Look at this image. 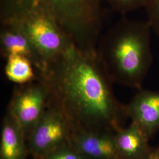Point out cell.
<instances>
[{"mask_svg": "<svg viewBox=\"0 0 159 159\" xmlns=\"http://www.w3.org/2000/svg\"><path fill=\"white\" fill-rule=\"evenodd\" d=\"M39 79L48 88V103L64 115L73 131L116 132L127 117L125 105L115 96L113 83L97 53L74 46L48 66Z\"/></svg>", "mask_w": 159, "mask_h": 159, "instance_id": "obj_1", "label": "cell"}, {"mask_svg": "<svg viewBox=\"0 0 159 159\" xmlns=\"http://www.w3.org/2000/svg\"><path fill=\"white\" fill-rule=\"evenodd\" d=\"M148 21L125 16L100 35L97 54L113 83L140 89L153 62Z\"/></svg>", "mask_w": 159, "mask_h": 159, "instance_id": "obj_2", "label": "cell"}, {"mask_svg": "<svg viewBox=\"0 0 159 159\" xmlns=\"http://www.w3.org/2000/svg\"><path fill=\"white\" fill-rule=\"evenodd\" d=\"M103 0H0V21L31 10L52 17L81 51L95 54L102 30Z\"/></svg>", "mask_w": 159, "mask_h": 159, "instance_id": "obj_3", "label": "cell"}, {"mask_svg": "<svg viewBox=\"0 0 159 159\" xmlns=\"http://www.w3.org/2000/svg\"><path fill=\"white\" fill-rule=\"evenodd\" d=\"M8 21L17 23L29 36L46 64V70L75 46L57 21L44 12L31 10L1 22Z\"/></svg>", "mask_w": 159, "mask_h": 159, "instance_id": "obj_4", "label": "cell"}, {"mask_svg": "<svg viewBox=\"0 0 159 159\" xmlns=\"http://www.w3.org/2000/svg\"><path fill=\"white\" fill-rule=\"evenodd\" d=\"M48 100V88L43 80L15 87L7 113L16 121L27 140L46 111Z\"/></svg>", "mask_w": 159, "mask_h": 159, "instance_id": "obj_5", "label": "cell"}, {"mask_svg": "<svg viewBox=\"0 0 159 159\" xmlns=\"http://www.w3.org/2000/svg\"><path fill=\"white\" fill-rule=\"evenodd\" d=\"M72 128L57 107L48 103L46 111L27 140L30 155L40 159L70 143Z\"/></svg>", "mask_w": 159, "mask_h": 159, "instance_id": "obj_6", "label": "cell"}, {"mask_svg": "<svg viewBox=\"0 0 159 159\" xmlns=\"http://www.w3.org/2000/svg\"><path fill=\"white\" fill-rule=\"evenodd\" d=\"M1 54L4 58L11 56H21L33 63L39 78L46 72V65L39 52L29 36L17 23L1 22Z\"/></svg>", "mask_w": 159, "mask_h": 159, "instance_id": "obj_7", "label": "cell"}, {"mask_svg": "<svg viewBox=\"0 0 159 159\" xmlns=\"http://www.w3.org/2000/svg\"><path fill=\"white\" fill-rule=\"evenodd\" d=\"M70 143L86 159H123L117 148L113 131H74Z\"/></svg>", "mask_w": 159, "mask_h": 159, "instance_id": "obj_8", "label": "cell"}, {"mask_svg": "<svg viewBox=\"0 0 159 159\" xmlns=\"http://www.w3.org/2000/svg\"><path fill=\"white\" fill-rule=\"evenodd\" d=\"M125 112L150 139L159 129V90L139 89L125 105Z\"/></svg>", "mask_w": 159, "mask_h": 159, "instance_id": "obj_9", "label": "cell"}, {"mask_svg": "<svg viewBox=\"0 0 159 159\" xmlns=\"http://www.w3.org/2000/svg\"><path fill=\"white\" fill-rule=\"evenodd\" d=\"M30 155L27 139L9 114L2 120L0 139V159H27Z\"/></svg>", "mask_w": 159, "mask_h": 159, "instance_id": "obj_10", "label": "cell"}, {"mask_svg": "<svg viewBox=\"0 0 159 159\" xmlns=\"http://www.w3.org/2000/svg\"><path fill=\"white\" fill-rule=\"evenodd\" d=\"M148 140L146 134L133 122L115 132L117 148L123 159H144L152 148Z\"/></svg>", "mask_w": 159, "mask_h": 159, "instance_id": "obj_11", "label": "cell"}, {"mask_svg": "<svg viewBox=\"0 0 159 159\" xmlns=\"http://www.w3.org/2000/svg\"><path fill=\"white\" fill-rule=\"evenodd\" d=\"M4 72L6 77L17 85H21L39 79L33 63L21 56H11L6 59Z\"/></svg>", "mask_w": 159, "mask_h": 159, "instance_id": "obj_12", "label": "cell"}, {"mask_svg": "<svg viewBox=\"0 0 159 159\" xmlns=\"http://www.w3.org/2000/svg\"><path fill=\"white\" fill-rule=\"evenodd\" d=\"M114 11L123 16L145 6L146 0H106Z\"/></svg>", "mask_w": 159, "mask_h": 159, "instance_id": "obj_13", "label": "cell"}, {"mask_svg": "<svg viewBox=\"0 0 159 159\" xmlns=\"http://www.w3.org/2000/svg\"><path fill=\"white\" fill-rule=\"evenodd\" d=\"M40 159H86L69 143Z\"/></svg>", "mask_w": 159, "mask_h": 159, "instance_id": "obj_14", "label": "cell"}, {"mask_svg": "<svg viewBox=\"0 0 159 159\" xmlns=\"http://www.w3.org/2000/svg\"><path fill=\"white\" fill-rule=\"evenodd\" d=\"M144 8L152 31L159 36V0H146Z\"/></svg>", "mask_w": 159, "mask_h": 159, "instance_id": "obj_15", "label": "cell"}, {"mask_svg": "<svg viewBox=\"0 0 159 159\" xmlns=\"http://www.w3.org/2000/svg\"><path fill=\"white\" fill-rule=\"evenodd\" d=\"M143 159H159V147L151 148L148 153Z\"/></svg>", "mask_w": 159, "mask_h": 159, "instance_id": "obj_16", "label": "cell"}]
</instances>
